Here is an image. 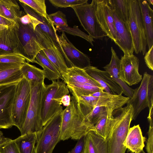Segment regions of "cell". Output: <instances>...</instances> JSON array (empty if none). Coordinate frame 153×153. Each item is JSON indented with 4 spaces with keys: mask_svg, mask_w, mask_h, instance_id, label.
Returning a JSON list of instances; mask_svg holds the SVG:
<instances>
[{
    "mask_svg": "<svg viewBox=\"0 0 153 153\" xmlns=\"http://www.w3.org/2000/svg\"><path fill=\"white\" fill-rule=\"evenodd\" d=\"M94 126L86 120L76 99L72 96L70 105L62 112L60 140H65L71 138L78 140L90 131H93Z\"/></svg>",
    "mask_w": 153,
    "mask_h": 153,
    "instance_id": "6da1fadb",
    "label": "cell"
},
{
    "mask_svg": "<svg viewBox=\"0 0 153 153\" xmlns=\"http://www.w3.org/2000/svg\"><path fill=\"white\" fill-rule=\"evenodd\" d=\"M113 117L109 134L105 139L108 153H125L123 144L132 120L133 109L130 105L122 107Z\"/></svg>",
    "mask_w": 153,
    "mask_h": 153,
    "instance_id": "7a4b0ae2",
    "label": "cell"
},
{
    "mask_svg": "<svg viewBox=\"0 0 153 153\" xmlns=\"http://www.w3.org/2000/svg\"><path fill=\"white\" fill-rule=\"evenodd\" d=\"M69 91L66 83L59 79L46 85L41 104V117L44 126L53 117L63 110L61 99Z\"/></svg>",
    "mask_w": 153,
    "mask_h": 153,
    "instance_id": "3957f363",
    "label": "cell"
},
{
    "mask_svg": "<svg viewBox=\"0 0 153 153\" xmlns=\"http://www.w3.org/2000/svg\"><path fill=\"white\" fill-rule=\"evenodd\" d=\"M31 99L21 135L36 133L40 135L43 126L41 117L42 95L46 85L44 82L30 84Z\"/></svg>",
    "mask_w": 153,
    "mask_h": 153,
    "instance_id": "277c9868",
    "label": "cell"
},
{
    "mask_svg": "<svg viewBox=\"0 0 153 153\" xmlns=\"http://www.w3.org/2000/svg\"><path fill=\"white\" fill-rule=\"evenodd\" d=\"M129 13L127 25L136 54L146 52L147 42L145 30L138 0H128Z\"/></svg>",
    "mask_w": 153,
    "mask_h": 153,
    "instance_id": "5b68a950",
    "label": "cell"
},
{
    "mask_svg": "<svg viewBox=\"0 0 153 153\" xmlns=\"http://www.w3.org/2000/svg\"><path fill=\"white\" fill-rule=\"evenodd\" d=\"M31 99L29 82L24 78L17 83L12 111L14 126L21 131L24 124Z\"/></svg>",
    "mask_w": 153,
    "mask_h": 153,
    "instance_id": "8992f818",
    "label": "cell"
},
{
    "mask_svg": "<svg viewBox=\"0 0 153 153\" xmlns=\"http://www.w3.org/2000/svg\"><path fill=\"white\" fill-rule=\"evenodd\" d=\"M97 3L93 0L86 4L72 7L81 25L93 39L102 40L107 35L97 19L96 15Z\"/></svg>",
    "mask_w": 153,
    "mask_h": 153,
    "instance_id": "52a82bcc",
    "label": "cell"
},
{
    "mask_svg": "<svg viewBox=\"0 0 153 153\" xmlns=\"http://www.w3.org/2000/svg\"><path fill=\"white\" fill-rule=\"evenodd\" d=\"M134 90L133 97L126 104L132 107V120H135L145 108L153 105V75L145 72L140 85Z\"/></svg>",
    "mask_w": 153,
    "mask_h": 153,
    "instance_id": "ba28073f",
    "label": "cell"
},
{
    "mask_svg": "<svg viewBox=\"0 0 153 153\" xmlns=\"http://www.w3.org/2000/svg\"><path fill=\"white\" fill-rule=\"evenodd\" d=\"M62 112L55 115L43 126L36 143L35 153H52L60 140Z\"/></svg>",
    "mask_w": 153,
    "mask_h": 153,
    "instance_id": "9c48e42d",
    "label": "cell"
},
{
    "mask_svg": "<svg viewBox=\"0 0 153 153\" xmlns=\"http://www.w3.org/2000/svg\"><path fill=\"white\" fill-rule=\"evenodd\" d=\"M34 32L44 48L41 52L60 73L62 79L68 68L64 57L53 42L39 27H36Z\"/></svg>",
    "mask_w": 153,
    "mask_h": 153,
    "instance_id": "30bf717a",
    "label": "cell"
},
{
    "mask_svg": "<svg viewBox=\"0 0 153 153\" xmlns=\"http://www.w3.org/2000/svg\"><path fill=\"white\" fill-rule=\"evenodd\" d=\"M16 24L18 25L19 36L26 61L37 63L35 57L44 48L38 40L32 25H23L19 19Z\"/></svg>",
    "mask_w": 153,
    "mask_h": 153,
    "instance_id": "8fae6325",
    "label": "cell"
},
{
    "mask_svg": "<svg viewBox=\"0 0 153 153\" xmlns=\"http://www.w3.org/2000/svg\"><path fill=\"white\" fill-rule=\"evenodd\" d=\"M58 37L61 52L68 68L76 67L84 69L91 65L89 58L73 45L64 32H62Z\"/></svg>",
    "mask_w": 153,
    "mask_h": 153,
    "instance_id": "7c38bea8",
    "label": "cell"
},
{
    "mask_svg": "<svg viewBox=\"0 0 153 153\" xmlns=\"http://www.w3.org/2000/svg\"><path fill=\"white\" fill-rule=\"evenodd\" d=\"M16 83L0 87V129L8 128L14 126L12 111Z\"/></svg>",
    "mask_w": 153,
    "mask_h": 153,
    "instance_id": "4fadbf2b",
    "label": "cell"
},
{
    "mask_svg": "<svg viewBox=\"0 0 153 153\" xmlns=\"http://www.w3.org/2000/svg\"><path fill=\"white\" fill-rule=\"evenodd\" d=\"M139 60L134 54L121 56L119 68L120 78L128 86L140 82L142 76L139 72Z\"/></svg>",
    "mask_w": 153,
    "mask_h": 153,
    "instance_id": "5bb4252c",
    "label": "cell"
},
{
    "mask_svg": "<svg viewBox=\"0 0 153 153\" xmlns=\"http://www.w3.org/2000/svg\"><path fill=\"white\" fill-rule=\"evenodd\" d=\"M8 53L17 54L25 59L19 36L17 24L0 31V55Z\"/></svg>",
    "mask_w": 153,
    "mask_h": 153,
    "instance_id": "9a60e30c",
    "label": "cell"
},
{
    "mask_svg": "<svg viewBox=\"0 0 153 153\" xmlns=\"http://www.w3.org/2000/svg\"><path fill=\"white\" fill-rule=\"evenodd\" d=\"M96 15L98 22L112 41L116 39L114 19L108 0H96Z\"/></svg>",
    "mask_w": 153,
    "mask_h": 153,
    "instance_id": "2e32d148",
    "label": "cell"
},
{
    "mask_svg": "<svg viewBox=\"0 0 153 153\" xmlns=\"http://www.w3.org/2000/svg\"><path fill=\"white\" fill-rule=\"evenodd\" d=\"M111 10L116 33V39L114 42L124 55L133 54L134 50L132 40L127 24L121 21L111 9Z\"/></svg>",
    "mask_w": 153,
    "mask_h": 153,
    "instance_id": "e0dca14e",
    "label": "cell"
},
{
    "mask_svg": "<svg viewBox=\"0 0 153 153\" xmlns=\"http://www.w3.org/2000/svg\"><path fill=\"white\" fill-rule=\"evenodd\" d=\"M84 70L100 85L105 92L113 94L122 95L123 94L121 88L111 78L107 71L91 65Z\"/></svg>",
    "mask_w": 153,
    "mask_h": 153,
    "instance_id": "ac0fdd59",
    "label": "cell"
},
{
    "mask_svg": "<svg viewBox=\"0 0 153 153\" xmlns=\"http://www.w3.org/2000/svg\"><path fill=\"white\" fill-rule=\"evenodd\" d=\"M23 8L26 13L35 18L36 20V24L44 33L47 35L53 42L61 51L58 36L55 27L48 17L46 18L38 14L26 4L19 2Z\"/></svg>",
    "mask_w": 153,
    "mask_h": 153,
    "instance_id": "d6986e66",
    "label": "cell"
},
{
    "mask_svg": "<svg viewBox=\"0 0 153 153\" xmlns=\"http://www.w3.org/2000/svg\"><path fill=\"white\" fill-rule=\"evenodd\" d=\"M111 57L109 64L103 67L105 71L109 74L111 78L122 89L123 94L126 97L131 98L133 96L134 90L121 79L119 71L120 59L112 47L111 48Z\"/></svg>",
    "mask_w": 153,
    "mask_h": 153,
    "instance_id": "ffe728a7",
    "label": "cell"
},
{
    "mask_svg": "<svg viewBox=\"0 0 153 153\" xmlns=\"http://www.w3.org/2000/svg\"><path fill=\"white\" fill-rule=\"evenodd\" d=\"M62 79L66 84H74L102 88L96 81L86 73L84 69L76 67L68 68L67 73L62 76Z\"/></svg>",
    "mask_w": 153,
    "mask_h": 153,
    "instance_id": "44dd1931",
    "label": "cell"
},
{
    "mask_svg": "<svg viewBox=\"0 0 153 153\" xmlns=\"http://www.w3.org/2000/svg\"><path fill=\"white\" fill-rule=\"evenodd\" d=\"M23 64L0 63V87L17 83L23 78L21 71Z\"/></svg>",
    "mask_w": 153,
    "mask_h": 153,
    "instance_id": "7402d4cb",
    "label": "cell"
},
{
    "mask_svg": "<svg viewBox=\"0 0 153 153\" xmlns=\"http://www.w3.org/2000/svg\"><path fill=\"white\" fill-rule=\"evenodd\" d=\"M145 140L139 125H137L129 128L123 144L131 152L139 153L143 150Z\"/></svg>",
    "mask_w": 153,
    "mask_h": 153,
    "instance_id": "603a6c76",
    "label": "cell"
},
{
    "mask_svg": "<svg viewBox=\"0 0 153 153\" xmlns=\"http://www.w3.org/2000/svg\"><path fill=\"white\" fill-rule=\"evenodd\" d=\"M144 26L149 49L153 45V10L146 0H138Z\"/></svg>",
    "mask_w": 153,
    "mask_h": 153,
    "instance_id": "cb8c5ba5",
    "label": "cell"
},
{
    "mask_svg": "<svg viewBox=\"0 0 153 153\" xmlns=\"http://www.w3.org/2000/svg\"><path fill=\"white\" fill-rule=\"evenodd\" d=\"M83 153H108L105 140L90 131L85 135Z\"/></svg>",
    "mask_w": 153,
    "mask_h": 153,
    "instance_id": "d4e9b609",
    "label": "cell"
},
{
    "mask_svg": "<svg viewBox=\"0 0 153 153\" xmlns=\"http://www.w3.org/2000/svg\"><path fill=\"white\" fill-rule=\"evenodd\" d=\"M21 11L15 0H0V15L17 23L21 16Z\"/></svg>",
    "mask_w": 153,
    "mask_h": 153,
    "instance_id": "484cf974",
    "label": "cell"
},
{
    "mask_svg": "<svg viewBox=\"0 0 153 153\" xmlns=\"http://www.w3.org/2000/svg\"><path fill=\"white\" fill-rule=\"evenodd\" d=\"M39 136L36 133H28L14 140L20 153H35V145Z\"/></svg>",
    "mask_w": 153,
    "mask_h": 153,
    "instance_id": "4316f807",
    "label": "cell"
},
{
    "mask_svg": "<svg viewBox=\"0 0 153 153\" xmlns=\"http://www.w3.org/2000/svg\"><path fill=\"white\" fill-rule=\"evenodd\" d=\"M23 78L30 84L44 82L45 76L43 70L26 62L21 68Z\"/></svg>",
    "mask_w": 153,
    "mask_h": 153,
    "instance_id": "83f0119b",
    "label": "cell"
},
{
    "mask_svg": "<svg viewBox=\"0 0 153 153\" xmlns=\"http://www.w3.org/2000/svg\"><path fill=\"white\" fill-rule=\"evenodd\" d=\"M35 60L37 63L42 68L45 78L52 81L61 79L60 73L42 53L41 51L36 54Z\"/></svg>",
    "mask_w": 153,
    "mask_h": 153,
    "instance_id": "f1b7e54d",
    "label": "cell"
},
{
    "mask_svg": "<svg viewBox=\"0 0 153 153\" xmlns=\"http://www.w3.org/2000/svg\"><path fill=\"white\" fill-rule=\"evenodd\" d=\"M116 110L114 108H109L107 114L94 125L93 131L105 140L107 138L110 129L112 120L114 117L113 112Z\"/></svg>",
    "mask_w": 153,
    "mask_h": 153,
    "instance_id": "f546056e",
    "label": "cell"
},
{
    "mask_svg": "<svg viewBox=\"0 0 153 153\" xmlns=\"http://www.w3.org/2000/svg\"><path fill=\"white\" fill-rule=\"evenodd\" d=\"M109 6L117 17L127 24L129 13L128 0H108Z\"/></svg>",
    "mask_w": 153,
    "mask_h": 153,
    "instance_id": "4dcf8cb0",
    "label": "cell"
},
{
    "mask_svg": "<svg viewBox=\"0 0 153 153\" xmlns=\"http://www.w3.org/2000/svg\"><path fill=\"white\" fill-rule=\"evenodd\" d=\"M111 108L117 110L112 107L102 106H95L86 117V119L89 123L94 126L98 121L107 114L108 109Z\"/></svg>",
    "mask_w": 153,
    "mask_h": 153,
    "instance_id": "1f68e13d",
    "label": "cell"
},
{
    "mask_svg": "<svg viewBox=\"0 0 153 153\" xmlns=\"http://www.w3.org/2000/svg\"><path fill=\"white\" fill-rule=\"evenodd\" d=\"M56 30L59 32H66L75 36H79L86 40L93 46L94 39L79 29L78 26L74 25L73 27L68 26H56Z\"/></svg>",
    "mask_w": 153,
    "mask_h": 153,
    "instance_id": "d6a6232c",
    "label": "cell"
},
{
    "mask_svg": "<svg viewBox=\"0 0 153 153\" xmlns=\"http://www.w3.org/2000/svg\"><path fill=\"white\" fill-rule=\"evenodd\" d=\"M18 1L26 4L43 17L48 18L45 0H19Z\"/></svg>",
    "mask_w": 153,
    "mask_h": 153,
    "instance_id": "836d02e7",
    "label": "cell"
},
{
    "mask_svg": "<svg viewBox=\"0 0 153 153\" xmlns=\"http://www.w3.org/2000/svg\"><path fill=\"white\" fill-rule=\"evenodd\" d=\"M55 7L58 8L72 7L88 3V0H49Z\"/></svg>",
    "mask_w": 153,
    "mask_h": 153,
    "instance_id": "e575fe53",
    "label": "cell"
},
{
    "mask_svg": "<svg viewBox=\"0 0 153 153\" xmlns=\"http://www.w3.org/2000/svg\"><path fill=\"white\" fill-rule=\"evenodd\" d=\"M48 16L53 25L56 26H68L66 15L60 11L48 14Z\"/></svg>",
    "mask_w": 153,
    "mask_h": 153,
    "instance_id": "d590c367",
    "label": "cell"
},
{
    "mask_svg": "<svg viewBox=\"0 0 153 153\" xmlns=\"http://www.w3.org/2000/svg\"><path fill=\"white\" fill-rule=\"evenodd\" d=\"M26 62L24 58L17 54L8 53L0 55V63L24 64Z\"/></svg>",
    "mask_w": 153,
    "mask_h": 153,
    "instance_id": "8d00e7d4",
    "label": "cell"
},
{
    "mask_svg": "<svg viewBox=\"0 0 153 153\" xmlns=\"http://www.w3.org/2000/svg\"><path fill=\"white\" fill-rule=\"evenodd\" d=\"M0 153H20L14 140L2 146L0 148Z\"/></svg>",
    "mask_w": 153,
    "mask_h": 153,
    "instance_id": "74e56055",
    "label": "cell"
},
{
    "mask_svg": "<svg viewBox=\"0 0 153 153\" xmlns=\"http://www.w3.org/2000/svg\"><path fill=\"white\" fill-rule=\"evenodd\" d=\"M146 149L147 153H153V124H149Z\"/></svg>",
    "mask_w": 153,
    "mask_h": 153,
    "instance_id": "f35d334b",
    "label": "cell"
},
{
    "mask_svg": "<svg viewBox=\"0 0 153 153\" xmlns=\"http://www.w3.org/2000/svg\"><path fill=\"white\" fill-rule=\"evenodd\" d=\"M144 59L147 67L152 71L153 70V45L145 54Z\"/></svg>",
    "mask_w": 153,
    "mask_h": 153,
    "instance_id": "ab89813d",
    "label": "cell"
},
{
    "mask_svg": "<svg viewBox=\"0 0 153 153\" xmlns=\"http://www.w3.org/2000/svg\"><path fill=\"white\" fill-rule=\"evenodd\" d=\"M85 135L81 137L76 143L74 148L68 153H83Z\"/></svg>",
    "mask_w": 153,
    "mask_h": 153,
    "instance_id": "60d3db41",
    "label": "cell"
},
{
    "mask_svg": "<svg viewBox=\"0 0 153 153\" xmlns=\"http://www.w3.org/2000/svg\"><path fill=\"white\" fill-rule=\"evenodd\" d=\"M19 21L23 25H28L32 24L33 26V18L30 15L25 13L22 11H21V16L19 19Z\"/></svg>",
    "mask_w": 153,
    "mask_h": 153,
    "instance_id": "b9f144b4",
    "label": "cell"
},
{
    "mask_svg": "<svg viewBox=\"0 0 153 153\" xmlns=\"http://www.w3.org/2000/svg\"><path fill=\"white\" fill-rule=\"evenodd\" d=\"M0 24L9 28L14 26L16 23L3 17L0 15Z\"/></svg>",
    "mask_w": 153,
    "mask_h": 153,
    "instance_id": "7bdbcfd3",
    "label": "cell"
},
{
    "mask_svg": "<svg viewBox=\"0 0 153 153\" xmlns=\"http://www.w3.org/2000/svg\"><path fill=\"white\" fill-rule=\"evenodd\" d=\"M71 97L70 94H67L63 96L61 99V102L64 106L67 107L71 103Z\"/></svg>",
    "mask_w": 153,
    "mask_h": 153,
    "instance_id": "ee69618b",
    "label": "cell"
},
{
    "mask_svg": "<svg viewBox=\"0 0 153 153\" xmlns=\"http://www.w3.org/2000/svg\"><path fill=\"white\" fill-rule=\"evenodd\" d=\"M11 140H12L11 139L5 137L3 135L0 136V148Z\"/></svg>",
    "mask_w": 153,
    "mask_h": 153,
    "instance_id": "f6af8a7d",
    "label": "cell"
},
{
    "mask_svg": "<svg viewBox=\"0 0 153 153\" xmlns=\"http://www.w3.org/2000/svg\"><path fill=\"white\" fill-rule=\"evenodd\" d=\"M149 112L147 118L149 123H153V105L149 108Z\"/></svg>",
    "mask_w": 153,
    "mask_h": 153,
    "instance_id": "bcb514c9",
    "label": "cell"
},
{
    "mask_svg": "<svg viewBox=\"0 0 153 153\" xmlns=\"http://www.w3.org/2000/svg\"><path fill=\"white\" fill-rule=\"evenodd\" d=\"M146 1L149 5L151 4L152 5H153V0H146Z\"/></svg>",
    "mask_w": 153,
    "mask_h": 153,
    "instance_id": "7dc6e473",
    "label": "cell"
},
{
    "mask_svg": "<svg viewBox=\"0 0 153 153\" xmlns=\"http://www.w3.org/2000/svg\"><path fill=\"white\" fill-rule=\"evenodd\" d=\"M130 153H136L131 152ZM139 153H146L145 152L143 151V150L141 152H140Z\"/></svg>",
    "mask_w": 153,
    "mask_h": 153,
    "instance_id": "c3c4849f",
    "label": "cell"
},
{
    "mask_svg": "<svg viewBox=\"0 0 153 153\" xmlns=\"http://www.w3.org/2000/svg\"><path fill=\"white\" fill-rule=\"evenodd\" d=\"M3 135V134L2 132L0 130V136Z\"/></svg>",
    "mask_w": 153,
    "mask_h": 153,
    "instance_id": "681fc988",
    "label": "cell"
}]
</instances>
